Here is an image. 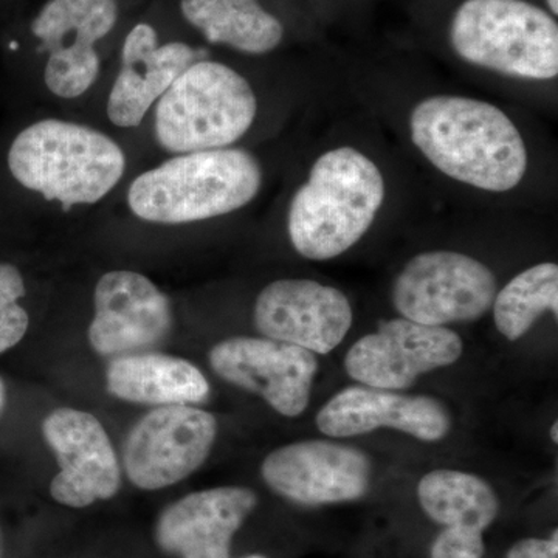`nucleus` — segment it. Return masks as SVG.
Returning <instances> with one entry per match:
<instances>
[{
	"mask_svg": "<svg viewBox=\"0 0 558 558\" xmlns=\"http://www.w3.org/2000/svg\"><path fill=\"white\" fill-rule=\"evenodd\" d=\"M263 186V168L248 150L178 154L134 179L128 205L138 219L182 226L247 207Z\"/></svg>",
	"mask_w": 558,
	"mask_h": 558,
	"instance_id": "7ed1b4c3",
	"label": "nucleus"
},
{
	"mask_svg": "<svg viewBox=\"0 0 558 558\" xmlns=\"http://www.w3.org/2000/svg\"><path fill=\"white\" fill-rule=\"evenodd\" d=\"M410 132L436 170L473 189L506 193L526 175V143L508 113L490 102L425 98L411 110Z\"/></svg>",
	"mask_w": 558,
	"mask_h": 558,
	"instance_id": "f257e3e1",
	"label": "nucleus"
},
{
	"mask_svg": "<svg viewBox=\"0 0 558 558\" xmlns=\"http://www.w3.org/2000/svg\"><path fill=\"white\" fill-rule=\"evenodd\" d=\"M106 387L116 398L145 405H194L209 396L208 380L197 366L157 352H135L112 360Z\"/></svg>",
	"mask_w": 558,
	"mask_h": 558,
	"instance_id": "6ab92c4d",
	"label": "nucleus"
},
{
	"mask_svg": "<svg viewBox=\"0 0 558 558\" xmlns=\"http://www.w3.org/2000/svg\"><path fill=\"white\" fill-rule=\"evenodd\" d=\"M185 20L211 44L247 54H266L284 38L281 22L258 0H182Z\"/></svg>",
	"mask_w": 558,
	"mask_h": 558,
	"instance_id": "412c9836",
	"label": "nucleus"
},
{
	"mask_svg": "<svg viewBox=\"0 0 558 558\" xmlns=\"http://www.w3.org/2000/svg\"><path fill=\"white\" fill-rule=\"evenodd\" d=\"M549 9L553 10L554 14L558 13V0H548Z\"/></svg>",
	"mask_w": 558,
	"mask_h": 558,
	"instance_id": "cd10ccee",
	"label": "nucleus"
},
{
	"mask_svg": "<svg viewBox=\"0 0 558 558\" xmlns=\"http://www.w3.org/2000/svg\"><path fill=\"white\" fill-rule=\"evenodd\" d=\"M9 168L24 189L70 209L105 199L123 178L126 156L94 128L49 119L16 135Z\"/></svg>",
	"mask_w": 558,
	"mask_h": 558,
	"instance_id": "20e7f679",
	"label": "nucleus"
},
{
	"mask_svg": "<svg viewBox=\"0 0 558 558\" xmlns=\"http://www.w3.org/2000/svg\"><path fill=\"white\" fill-rule=\"evenodd\" d=\"M550 439H553L554 444L558 442V424L554 422L553 427H550Z\"/></svg>",
	"mask_w": 558,
	"mask_h": 558,
	"instance_id": "bb28decb",
	"label": "nucleus"
},
{
	"mask_svg": "<svg viewBox=\"0 0 558 558\" xmlns=\"http://www.w3.org/2000/svg\"><path fill=\"white\" fill-rule=\"evenodd\" d=\"M116 0H49L32 22V32L49 53L44 81L60 98H78L100 75L95 44L116 27Z\"/></svg>",
	"mask_w": 558,
	"mask_h": 558,
	"instance_id": "9b49d317",
	"label": "nucleus"
},
{
	"mask_svg": "<svg viewBox=\"0 0 558 558\" xmlns=\"http://www.w3.org/2000/svg\"><path fill=\"white\" fill-rule=\"evenodd\" d=\"M201 53L189 44L160 46L159 36L148 24L130 32L121 50V69L108 100V117L116 126L137 128L150 108Z\"/></svg>",
	"mask_w": 558,
	"mask_h": 558,
	"instance_id": "a211bd4d",
	"label": "nucleus"
},
{
	"mask_svg": "<svg viewBox=\"0 0 558 558\" xmlns=\"http://www.w3.org/2000/svg\"><path fill=\"white\" fill-rule=\"evenodd\" d=\"M209 365L220 379L260 396L286 417L307 410L318 373L314 352L266 337L220 341L209 351Z\"/></svg>",
	"mask_w": 558,
	"mask_h": 558,
	"instance_id": "f8f14e48",
	"label": "nucleus"
},
{
	"mask_svg": "<svg viewBox=\"0 0 558 558\" xmlns=\"http://www.w3.org/2000/svg\"><path fill=\"white\" fill-rule=\"evenodd\" d=\"M260 475L279 497L306 508L357 501L369 490L373 462L365 451L312 439L271 451Z\"/></svg>",
	"mask_w": 558,
	"mask_h": 558,
	"instance_id": "9d476101",
	"label": "nucleus"
},
{
	"mask_svg": "<svg viewBox=\"0 0 558 558\" xmlns=\"http://www.w3.org/2000/svg\"><path fill=\"white\" fill-rule=\"evenodd\" d=\"M5 400H7L5 384H3V380L0 379V413H2L3 407H5Z\"/></svg>",
	"mask_w": 558,
	"mask_h": 558,
	"instance_id": "a878e982",
	"label": "nucleus"
},
{
	"mask_svg": "<svg viewBox=\"0 0 558 558\" xmlns=\"http://www.w3.org/2000/svg\"><path fill=\"white\" fill-rule=\"evenodd\" d=\"M258 113L252 84L216 61L190 65L156 102L154 130L167 153L230 148L244 137Z\"/></svg>",
	"mask_w": 558,
	"mask_h": 558,
	"instance_id": "39448f33",
	"label": "nucleus"
},
{
	"mask_svg": "<svg viewBox=\"0 0 558 558\" xmlns=\"http://www.w3.org/2000/svg\"><path fill=\"white\" fill-rule=\"evenodd\" d=\"M92 348L100 355H128L157 347L170 333V300L138 271L113 270L98 279Z\"/></svg>",
	"mask_w": 558,
	"mask_h": 558,
	"instance_id": "2eb2a0df",
	"label": "nucleus"
},
{
	"mask_svg": "<svg viewBox=\"0 0 558 558\" xmlns=\"http://www.w3.org/2000/svg\"><path fill=\"white\" fill-rule=\"evenodd\" d=\"M218 421L191 405L159 407L132 427L123 447L128 478L143 490H160L189 478L207 461Z\"/></svg>",
	"mask_w": 558,
	"mask_h": 558,
	"instance_id": "6e6552de",
	"label": "nucleus"
},
{
	"mask_svg": "<svg viewBox=\"0 0 558 558\" xmlns=\"http://www.w3.org/2000/svg\"><path fill=\"white\" fill-rule=\"evenodd\" d=\"M506 558H558V531L554 529L548 538L526 537L510 546Z\"/></svg>",
	"mask_w": 558,
	"mask_h": 558,
	"instance_id": "393cba45",
	"label": "nucleus"
},
{
	"mask_svg": "<svg viewBox=\"0 0 558 558\" xmlns=\"http://www.w3.org/2000/svg\"><path fill=\"white\" fill-rule=\"evenodd\" d=\"M43 435L61 468L50 484L54 501L83 509L119 494V461L97 417L81 410H54L44 418Z\"/></svg>",
	"mask_w": 558,
	"mask_h": 558,
	"instance_id": "4468645a",
	"label": "nucleus"
},
{
	"mask_svg": "<svg viewBox=\"0 0 558 558\" xmlns=\"http://www.w3.org/2000/svg\"><path fill=\"white\" fill-rule=\"evenodd\" d=\"M429 558H483L486 556L484 534L442 529L429 546Z\"/></svg>",
	"mask_w": 558,
	"mask_h": 558,
	"instance_id": "b1692460",
	"label": "nucleus"
},
{
	"mask_svg": "<svg viewBox=\"0 0 558 558\" xmlns=\"http://www.w3.org/2000/svg\"><path fill=\"white\" fill-rule=\"evenodd\" d=\"M462 352L454 330L392 318L349 348L344 371L363 387L403 391L424 374L454 365Z\"/></svg>",
	"mask_w": 558,
	"mask_h": 558,
	"instance_id": "1a4fd4ad",
	"label": "nucleus"
},
{
	"mask_svg": "<svg viewBox=\"0 0 558 558\" xmlns=\"http://www.w3.org/2000/svg\"><path fill=\"white\" fill-rule=\"evenodd\" d=\"M384 201V174L368 156L351 146L330 149L290 202L289 240L303 258H337L365 236Z\"/></svg>",
	"mask_w": 558,
	"mask_h": 558,
	"instance_id": "f03ea898",
	"label": "nucleus"
},
{
	"mask_svg": "<svg viewBox=\"0 0 558 558\" xmlns=\"http://www.w3.org/2000/svg\"><path fill=\"white\" fill-rule=\"evenodd\" d=\"M494 322L506 340L523 339L545 312L558 315V266L539 263L510 279L497 295Z\"/></svg>",
	"mask_w": 558,
	"mask_h": 558,
	"instance_id": "4be33fe9",
	"label": "nucleus"
},
{
	"mask_svg": "<svg viewBox=\"0 0 558 558\" xmlns=\"http://www.w3.org/2000/svg\"><path fill=\"white\" fill-rule=\"evenodd\" d=\"M3 556L2 532H0V558Z\"/></svg>",
	"mask_w": 558,
	"mask_h": 558,
	"instance_id": "c756f323",
	"label": "nucleus"
},
{
	"mask_svg": "<svg viewBox=\"0 0 558 558\" xmlns=\"http://www.w3.org/2000/svg\"><path fill=\"white\" fill-rule=\"evenodd\" d=\"M417 501L425 515L442 529L481 534L492 527L501 510L494 487L462 470L439 469L422 476Z\"/></svg>",
	"mask_w": 558,
	"mask_h": 558,
	"instance_id": "aec40b11",
	"label": "nucleus"
},
{
	"mask_svg": "<svg viewBox=\"0 0 558 558\" xmlns=\"http://www.w3.org/2000/svg\"><path fill=\"white\" fill-rule=\"evenodd\" d=\"M253 322L266 339L326 355L348 336L354 312L348 296L332 286L278 279L260 290Z\"/></svg>",
	"mask_w": 558,
	"mask_h": 558,
	"instance_id": "ddd939ff",
	"label": "nucleus"
},
{
	"mask_svg": "<svg viewBox=\"0 0 558 558\" xmlns=\"http://www.w3.org/2000/svg\"><path fill=\"white\" fill-rule=\"evenodd\" d=\"M256 506L258 495L247 487L194 492L160 513L157 545L178 558H230L234 535Z\"/></svg>",
	"mask_w": 558,
	"mask_h": 558,
	"instance_id": "f3484780",
	"label": "nucleus"
},
{
	"mask_svg": "<svg viewBox=\"0 0 558 558\" xmlns=\"http://www.w3.org/2000/svg\"><path fill=\"white\" fill-rule=\"evenodd\" d=\"M24 295L21 271L11 264L0 263V354L16 347L27 333L31 318L20 304Z\"/></svg>",
	"mask_w": 558,
	"mask_h": 558,
	"instance_id": "5701e85b",
	"label": "nucleus"
},
{
	"mask_svg": "<svg viewBox=\"0 0 558 558\" xmlns=\"http://www.w3.org/2000/svg\"><path fill=\"white\" fill-rule=\"evenodd\" d=\"M315 422L329 438H354L392 428L424 442L442 440L453 425L449 409L433 396L371 387L341 389L322 407Z\"/></svg>",
	"mask_w": 558,
	"mask_h": 558,
	"instance_id": "dca6fc26",
	"label": "nucleus"
},
{
	"mask_svg": "<svg viewBox=\"0 0 558 558\" xmlns=\"http://www.w3.org/2000/svg\"><path fill=\"white\" fill-rule=\"evenodd\" d=\"M241 558H267L266 556H260V554H250V556L241 557Z\"/></svg>",
	"mask_w": 558,
	"mask_h": 558,
	"instance_id": "c85d7f7f",
	"label": "nucleus"
},
{
	"mask_svg": "<svg viewBox=\"0 0 558 558\" xmlns=\"http://www.w3.org/2000/svg\"><path fill=\"white\" fill-rule=\"evenodd\" d=\"M497 278L486 264L464 253L432 250L405 264L395 282L391 300L410 322L435 328L476 322L492 310Z\"/></svg>",
	"mask_w": 558,
	"mask_h": 558,
	"instance_id": "0eeeda50",
	"label": "nucleus"
},
{
	"mask_svg": "<svg viewBox=\"0 0 558 558\" xmlns=\"http://www.w3.org/2000/svg\"><path fill=\"white\" fill-rule=\"evenodd\" d=\"M450 40L462 60L501 75H558L557 22L524 0H465L451 21Z\"/></svg>",
	"mask_w": 558,
	"mask_h": 558,
	"instance_id": "423d86ee",
	"label": "nucleus"
}]
</instances>
